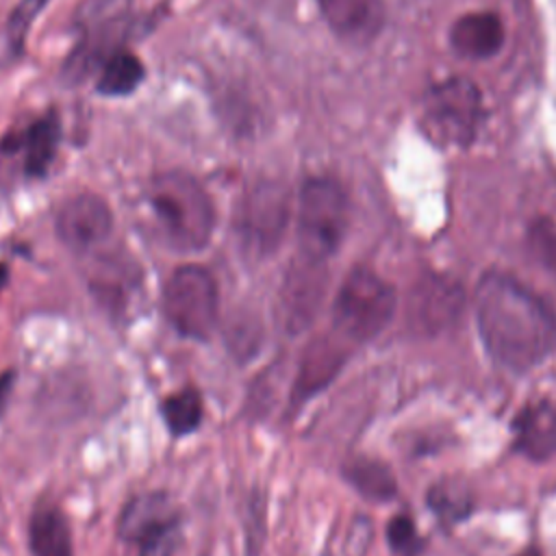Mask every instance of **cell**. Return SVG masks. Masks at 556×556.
Listing matches in <instances>:
<instances>
[{"mask_svg":"<svg viewBox=\"0 0 556 556\" xmlns=\"http://www.w3.org/2000/svg\"><path fill=\"white\" fill-rule=\"evenodd\" d=\"M473 306L482 343L502 367L526 371L554 350V311L517 278L502 271L484 274Z\"/></svg>","mask_w":556,"mask_h":556,"instance_id":"6da1fadb","label":"cell"},{"mask_svg":"<svg viewBox=\"0 0 556 556\" xmlns=\"http://www.w3.org/2000/svg\"><path fill=\"white\" fill-rule=\"evenodd\" d=\"M182 515L167 493H141L117 519V556H174Z\"/></svg>","mask_w":556,"mask_h":556,"instance_id":"3957f363","label":"cell"},{"mask_svg":"<svg viewBox=\"0 0 556 556\" xmlns=\"http://www.w3.org/2000/svg\"><path fill=\"white\" fill-rule=\"evenodd\" d=\"M463 302L458 282L441 276L421 278L408 298V324L421 334H437L456 321Z\"/></svg>","mask_w":556,"mask_h":556,"instance_id":"30bf717a","label":"cell"},{"mask_svg":"<svg viewBox=\"0 0 556 556\" xmlns=\"http://www.w3.org/2000/svg\"><path fill=\"white\" fill-rule=\"evenodd\" d=\"M387 541L395 554H402V556L415 554L419 541H417V530L413 519L406 515H395L387 523Z\"/></svg>","mask_w":556,"mask_h":556,"instance_id":"7402d4cb","label":"cell"},{"mask_svg":"<svg viewBox=\"0 0 556 556\" xmlns=\"http://www.w3.org/2000/svg\"><path fill=\"white\" fill-rule=\"evenodd\" d=\"M48 4V0H20V4L13 9L9 17V39L15 43V48L22 46L30 24L39 15V11Z\"/></svg>","mask_w":556,"mask_h":556,"instance_id":"603a6c76","label":"cell"},{"mask_svg":"<svg viewBox=\"0 0 556 556\" xmlns=\"http://www.w3.org/2000/svg\"><path fill=\"white\" fill-rule=\"evenodd\" d=\"M59 146V124L54 119L35 122L24 135V167L30 176L48 172Z\"/></svg>","mask_w":556,"mask_h":556,"instance_id":"d6986e66","label":"cell"},{"mask_svg":"<svg viewBox=\"0 0 556 556\" xmlns=\"http://www.w3.org/2000/svg\"><path fill=\"white\" fill-rule=\"evenodd\" d=\"M7 280H9V271L4 265H0V289L7 285Z\"/></svg>","mask_w":556,"mask_h":556,"instance_id":"d4e9b609","label":"cell"},{"mask_svg":"<svg viewBox=\"0 0 556 556\" xmlns=\"http://www.w3.org/2000/svg\"><path fill=\"white\" fill-rule=\"evenodd\" d=\"M397 308L395 289L371 269H352L332 304V321L341 337L369 341L387 328Z\"/></svg>","mask_w":556,"mask_h":556,"instance_id":"5b68a950","label":"cell"},{"mask_svg":"<svg viewBox=\"0 0 556 556\" xmlns=\"http://www.w3.org/2000/svg\"><path fill=\"white\" fill-rule=\"evenodd\" d=\"M219 291L213 274L200 265L178 267L163 289L167 321L189 339H206L217 324Z\"/></svg>","mask_w":556,"mask_h":556,"instance_id":"8992f818","label":"cell"},{"mask_svg":"<svg viewBox=\"0 0 556 556\" xmlns=\"http://www.w3.org/2000/svg\"><path fill=\"white\" fill-rule=\"evenodd\" d=\"M321 265L324 263L302 256L300 265H295L285 278L280 304L285 326L291 332L304 330L317 313V306L324 295V278L319 269Z\"/></svg>","mask_w":556,"mask_h":556,"instance_id":"7c38bea8","label":"cell"},{"mask_svg":"<svg viewBox=\"0 0 556 556\" xmlns=\"http://www.w3.org/2000/svg\"><path fill=\"white\" fill-rule=\"evenodd\" d=\"M289 224V193L276 180H261L239 202L235 232L241 248L252 256L271 254Z\"/></svg>","mask_w":556,"mask_h":556,"instance_id":"ba28073f","label":"cell"},{"mask_svg":"<svg viewBox=\"0 0 556 556\" xmlns=\"http://www.w3.org/2000/svg\"><path fill=\"white\" fill-rule=\"evenodd\" d=\"M59 239L74 252H93L113 230V213L96 193L67 198L54 219Z\"/></svg>","mask_w":556,"mask_h":556,"instance_id":"9c48e42d","label":"cell"},{"mask_svg":"<svg viewBox=\"0 0 556 556\" xmlns=\"http://www.w3.org/2000/svg\"><path fill=\"white\" fill-rule=\"evenodd\" d=\"M515 443L521 454L545 460L556 454V397L536 400L519 410L513 421Z\"/></svg>","mask_w":556,"mask_h":556,"instance_id":"5bb4252c","label":"cell"},{"mask_svg":"<svg viewBox=\"0 0 556 556\" xmlns=\"http://www.w3.org/2000/svg\"><path fill=\"white\" fill-rule=\"evenodd\" d=\"M450 46L463 59H489L504 46V24L491 11L465 13L450 28Z\"/></svg>","mask_w":556,"mask_h":556,"instance_id":"4fadbf2b","label":"cell"},{"mask_svg":"<svg viewBox=\"0 0 556 556\" xmlns=\"http://www.w3.org/2000/svg\"><path fill=\"white\" fill-rule=\"evenodd\" d=\"M13 382H15V371H2L0 374V415L4 413L7 408V402L11 397V391H13Z\"/></svg>","mask_w":556,"mask_h":556,"instance_id":"cb8c5ba5","label":"cell"},{"mask_svg":"<svg viewBox=\"0 0 556 556\" xmlns=\"http://www.w3.org/2000/svg\"><path fill=\"white\" fill-rule=\"evenodd\" d=\"M350 204L343 187L330 178H311L298 198V243L302 256L324 263L341 245Z\"/></svg>","mask_w":556,"mask_h":556,"instance_id":"277c9868","label":"cell"},{"mask_svg":"<svg viewBox=\"0 0 556 556\" xmlns=\"http://www.w3.org/2000/svg\"><path fill=\"white\" fill-rule=\"evenodd\" d=\"M161 415L167 426V430L174 437H185L198 430L202 421V397L193 389H182L169 397L163 400L161 404Z\"/></svg>","mask_w":556,"mask_h":556,"instance_id":"ffe728a7","label":"cell"},{"mask_svg":"<svg viewBox=\"0 0 556 556\" xmlns=\"http://www.w3.org/2000/svg\"><path fill=\"white\" fill-rule=\"evenodd\" d=\"M317 7L332 33L354 46L374 41L384 26L382 0H317Z\"/></svg>","mask_w":556,"mask_h":556,"instance_id":"8fae6325","label":"cell"},{"mask_svg":"<svg viewBox=\"0 0 556 556\" xmlns=\"http://www.w3.org/2000/svg\"><path fill=\"white\" fill-rule=\"evenodd\" d=\"M28 547L33 556H74L70 526L59 508L43 506L30 515Z\"/></svg>","mask_w":556,"mask_h":556,"instance_id":"2e32d148","label":"cell"},{"mask_svg":"<svg viewBox=\"0 0 556 556\" xmlns=\"http://www.w3.org/2000/svg\"><path fill=\"white\" fill-rule=\"evenodd\" d=\"M146 76V70L141 61L124 50H115L111 56L104 59L100 78H98V91L102 96H128L132 93Z\"/></svg>","mask_w":556,"mask_h":556,"instance_id":"ac0fdd59","label":"cell"},{"mask_svg":"<svg viewBox=\"0 0 556 556\" xmlns=\"http://www.w3.org/2000/svg\"><path fill=\"white\" fill-rule=\"evenodd\" d=\"M345 480L367 500L389 502L397 493V482L391 469L374 458H352L343 467Z\"/></svg>","mask_w":556,"mask_h":556,"instance_id":"e0dca14e","label":"cell"},{"mask_svg":"<svg viewBox=\"0 0 556 556\" xmlns=\"http://www.w3.org/2000/svg\"><path fill=\"white\" fill-rule=\"evenodd\" d=\"M482 119V98L467 78H447L424 100L421 124L428 137L443 146H465L476 137Z\"/></svg>","mask_w":556,"mask_h":556,"instance_id":"52a82bcc","label":"cell"},{"mask_svg":"<svg viewBox=\"0 0 556 556\" xmlns=\"http://www.w3.org/2000/svg\"><path fill=\"white\" fill-rule=\"evenodd\" d=\"M517 556H541L536 549H528V552H521V554H517Z\"/></svg>","mask_w":556,"mask_h":556,"instance_id":"484cf974","label":"cell"},{"mask_svg":"<svg viewBox=\"0 0 556 556\" xmlns=\"http://www.w3.org/2000/svg\"><path fill=\"white\" fill-rule=\"evenodd\" d=\"M430 508L445 521H458L471 510V495L465 482L445 478L437 482L428 493Z\"/></svg>","mask_w":556,"mask_h":556,"instance_id":"44dd1931","label":"cell"},{"mask_svg":"<svg viewBox=\"0 0 556 556\" xmlns=\"http://www.w3.org/2000/svg\"><path fill=\"white\" fill-rule=\"evenodd\" d=\"M148 208L167 248L176 252L202 250L215 226V211L202 185L185 172H165L150 180Z\"/></svg>","mask_w":556,"mask_h":556,"instance_id":"7a4b0ae2","label":"cell"},{"mask_svg":"<svg viewBox=\"0 0 556 556\" xmlns=\"http://www.w3.org/2000/svg\"><path fill=\"white\" fill-rule=\"evenodd\" d=\"M341 363H343V354L328 339L311 343L302 358V365L293 384V400L298 402L308 400L319 389H324L332 380V376L339 371Z\"/></svg>","mask_w":556,"mask_h":556,"instance_id":"9a60e30c","label":"cell"}]
</instances>
